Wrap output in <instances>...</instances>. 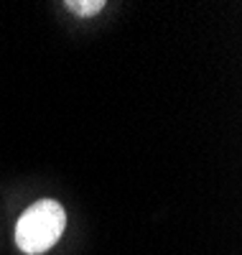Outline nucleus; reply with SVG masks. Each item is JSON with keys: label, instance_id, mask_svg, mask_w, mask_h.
I'll list each match as a JSON object with an SVG mask.
<instances>
[{"label": "nucleus", "instance_id": "nucleus-1", "mask_svg": "<svg viewBox=\"0 0 242 255\" xmlns=\"http://www.w3.org/2000/svg\"><path fill=\"white\" fill-rule=\"evenodd\" d=\"M67 227V212L56 199H38L31 204L15 225V245L26 255L51 250Z\"/></svg>", "mask_w": 242, "mask_h": 255}, {"label": "nucleus", "instance_id": "nucleus-2", "mask_svg": "<svg viewBox=\"0 0 242 255\" xmlns=\"http://www.w3.org/2000/svg\"><path fill=\"white\" fill-rule=\"evenodd\" d=\"M67 8H72L79 15H97L105 8V3H102V0H92V3H84V0H82V3H79V0H69Z\"/></svg>", "mask_w": 242, "mask_h": 255}]
</instances>
